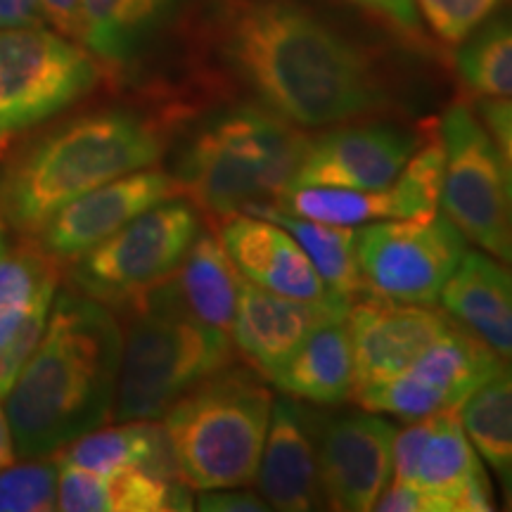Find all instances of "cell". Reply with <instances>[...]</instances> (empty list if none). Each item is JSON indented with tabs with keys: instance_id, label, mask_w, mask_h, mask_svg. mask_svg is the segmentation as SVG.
<instances>
[{
	"instance_id": "1",
	"label": "cell",
	"mask_w": 512,
	"mask_h": 512,
	"mask_svg": "<svg viewBox=\"0 0 512 512\" xmlns=\"http://www.w3.org/2000/svg\"><path fill=\"white\" fill-rule=\"evenodd\" d=\"M223 53L266 110L292 126H335L387 107L368 55L292 0H235Z\"/></svg>"
},
{
	"instance_id": "2",
	"label": "cell",
	"mask_w": 512,
	"mask_h": 512,
	"mask_svg": "<svg viewBox=\"0 0 512 512\" xmlns=\"http://www.w3.org/2000/svg\"><path fill=\"white\" fill-rule=\"evenodd\" d=\"M124 332L98 299L60 292L3 396L17 456L48 458L112 418Z\"/></svg>"
},
{
	"instance_id": "3",
	"label": "cell",
	"mask_w": 512,
	"mask_h": 512,
	"mask_svg": "<svg viewBox=\"0 0 512 512\" xmlns=\"http://www.w3.org/2000/svg\"><path fill=\"white\" fill-rule=\"evenodd\" d=\"M164 138L133 112L79 117L24 145L0 174V216L12 228L38 233L76 197L157 164Z\"/></svg>"
},
{
	"instance_id": "4",
	"label": "cell",
	"mask_w": 512,
	"mask_h": 512,
	"mask_svg": "<svg viewBox=\"0 0 512 512\" xmlns=\"http://www.w3.org/2000/svg\"><path fill=\"white\" fill-rule=\"evenodd\" d=\"M131 306L112 418L157 420L192 387L230 368L233 337L192 316L169 280Z\"/></svg>"
},
{
	"instance_id": "5",
	"label": "cell",
	"mask_w": 512,
	"mask_h": 512,
	"mask_svg": "<svg viewBox=\"0 0 512 512\" xmlns=\"http://www.w3.org/2000/svg\"><path fill=\"white\" fill-rule=\"evenodd\" d=\"M309 138L261 107H235L192 138L178 164L183 197L214 219L275 202L290 188Z\"/></svg>"
},
{
	"instance_id": "6",
	"label": "cell",
	"mask_w": 512,
	"mask_h": 512,
	"mask_svg": "<svg viewBox=\"0 0 512 512\" xmlns=\"http://www.w3.org/2000/svg\"><path fill=\"white\" fill-rule=\"evenodd\" d=\"M273 392L252 370L211 375L166 411L164 430L190 489H242L256 479Z\"/></svg>"
},
{
	"instance_id": "7",
	"label": "cell",
	"mask_w": 512,
	"mask_h": 512,
	"mask_svg": "<svg viewBox=\"0 0 512 512\" xmlns=\"http://www.w3.org/2000/svg\"><path fill=\"white\" fill-rule=\"evenodd\" d=\"M197 233L195 204L171 197L79 256L72 280L98 302H131L178 271Z\"/></svg>"
},
{
	"instance_id": "8",
	"label": "cell",
	"mask_w": 512,
	"mask_h": 512,
	"mask_svg": "<svg viewBox=\"0 0 512 512\" xmlns=\"http://www.w3.org/2000/svg\"><path fill=\"white\" fill-rule=\"evenodd\" d=\"M95 79L91 57L55 31L0 29V145L67 110Z\"/></svg>"
},
{
	"instance_id": "9",
	"label": "cell",
	"mask_w": 512,
	"mask_h": 512,
	"mask_svg": "<svg viewBox=\"0 0 512 512\" xmlns=\"http://www.w3.org/2000/svg\"><path fill=\"white\" fill-rule=\"evenodd\" d=\"M467 249L465 235L446 216L373 221L356 240L363 292L401 304H437Z\"/></svg>"
},
{
	"instance_id": "10",
	"label": "cell",
	"mask_w": 512,
	"mask_h": 512,
	"mask_svg": "<svg viewBox=\"0 0 512 512\" xmlns=\"http://www.w3.org/2000/svg\"><path fill=\"white\" fill-rule=\"evenodd\" d=\"M444 143V185L439 207L444 216L484 252L508 256V195L505 159L494 138L467 105H453L439 124Z\"/></svg>"
},
{
	"instance_id": "11",
	"label": "cell",
	"mask_w": 512,
	"mask_h": 512,
	"mask_svg": "<svg viewBox=\"0 0 512 512\" xmlns=\"http://www.w3.org/2000/svg\"><path fill=\"white\" fill-rule=\"evenodd\" d=\"M503 358L453 320L406 370L363 389L358 406L413 422L460 406L503 368Z\"/></svg>"
},
{
	"instance_id": "12",
	"label": "cell",
	"mask_w": 512,
	"mask_h": 512,
	"mask_svg": "<svg viewBox=\"0 0 512 512\" xmlns=\"http://www.w3.org/2000/svg\"><path fill=\"white\" fill-rule=\"evenodd\" d=\"M389 482L415 486L430 512L494 510L489 477L458 411L413 420L396 432Z\"/></svg>"
},
{
	"instance_id": "13",
	"label": "cell",
	"mask_w": 512,
	"mask_h": 512,
	"mask_svg": "<svg viewBox=\"0 0 512 512\" xmlns=\"http://www.w3.org/2000/svg\"><path fill=\"white\" fill-rule=\"evenodd\" d=\"M396 427L373 411L316 420L318 477L330 510L366 512L392 477Z\"/></svg>"
},
{
	"instance_id": "14",
	"label": "cell",
	"mask_w": 512,
	"mask_h": 512,
	"mask_svg": "<svg viewBox=\"0 0 512 512\" xmlns=\"http://www.w3.org/2000/svg\"><path fill=\"white\" fill-rule=\"evenodd\" d=\"M183 197L176 176L162 169L133 171L64 204L38 230V247L55 261H76L155 204Z\"/></svg>"
},
{
	"instance_id": "15",
	"label": "cell",
	"mask_w": 512,
	"mask_h": 512,
	"mask_svg": "<svg viewBox=\"0 0 512 512\" xmlns=\"http://www.w3.org/2000/svg\"><path fill=\"white\" fill-rule=\"evenodd\" d=\"M420 138L406 128L389 124L339 126L309 138L290 188L328 185V188L382 190L396 181Z\"/></svg>"
},
{
	"instance_id": "16",
	"label": "cell",
	"mask_w": 512,
	"mask_h": 512,
	"mask_svg": "<svg viewBox=\"0 0 512 512\" xmlns=\"http://www.w3.org/2000/svg\"><path fill=\"white\" fill-rule=\"evenodd\" d=\"M453 325L451 316L425 304L370 297L349 306L347 328L354 356V394L399 375Z\"/></svg>"
},
{
	"instance_id": "17",
	"label": "cell",
	"mask_w": 512,
	"mask_h": 512,
	"mask_svg": "<svg viewBox=\"0 0 512 512\" xmlns=\"http://www.w3.org/2000/svg\"><path fill=\"white\" fill-rule=\"evenodd\" d=\"M351 302L342 297L292 299L242 278L233 337L235 349L268 382L290 361L313 330L328 320L347 318Z\"/></svg>"
},
{
	"instance_id": "18",
	"label": "cell",
	"mask_w": 512,
	"mask_h": 512,
	"mask_svg": "<svg viewBox=\"0 0 512 512\" xmlns=\"http://www.w3.org/2000/svg\"><path fill=\"white\" fill-rule=\"evenodd\" d=\"M57 280V261L38 245L0 256V399L41 342Z\"/></svg>"
},
{
	"instance_id": "19",
	"label": "cell",
	"mask_w": 512,
	"mask_h": 512,
	"mask_svg": "<svg viewBox=\"0 0 512 512\" xmlns=\"http://www.w3.org/2000/svg\"><path fill=\"white\" fill-rule=\"evenodd\" d=\"M256 484L264 501L280 512H306L325 503L318 477L316 420L292 396L273 399Z\"/></svg>"
},
{
	"instance_id": "20",
	"label": "cell",
	"mask_w": 512,
	"mask_h": 512,
	"mask_svg": "<svg viewBox=\"0 0 512 512\" xmlns=\"http://www.w3.org/2000/svg\"><path fill=\"white\" fill-rule=\"evenodd\" d=\"M219 235L238 273L249 283L292 299L330 297L309 256L278 223L235 214L223 221Z\"/></svg>"
},
{
	"instance_id": "21",
	"label": "cell",
	"mask_w": 512,
	"mask_h": 512,
	"mask_svg": "<svg viewBox=\"0 0 512 512\" xmlns=\"http://www.w3.org/2000/svg\"><path fill=\"white\" fill-rule=\"evenodd\" d=\"M444 304L460 328L472 332L503 361H512V268L489 252L467 249L441 290Z\"/></svg>"
},
{
	"instance_id": "22",
	"label": "cell",
	"mask_w": 512,
	"mask_h": 512,
	"mask_svg": "<svg viewBox=\"0 0 512 512\" xmlns=\"http://www.w3.org/2000/svg\"><path fill=\"white\" fill-rule=\"evenodd\" d=\"M192 505L190 486L181 479L138 467L93 472L60 463L57 508L64 512H181L192 510Z\"/></svg>"
},
{
	"instance_id": "23",
	"label": "cell",
	"mask_w": 512,
	"mask_h": 512,
	"mask_svg": "<svg viewBox=\"0 0 512 512\" xmlns=\"http://www.w3.org/2000/svg\"><path fill=\"white\" fill-rule=\"evenodd\" d=\"M285 396L313 406H339L354 394V356L347 318L328 320L304 339L271 380Z\"/></svg>"
},
{
	"instance_id": "24",
	"label": "cell",
	"mask_w": 512,
	"mask_h": 512,
	"mask_svg": "<svg viewBox=\"0 0 512 512\" xmlns=\"http://www.w3.org/2000/svg\"><path fill=\"white\" fill-rule=\"evenodd\" d=\"M240 283L242 275L226 252L221 235L207 228H200L178 271L169 278L171 290L185 309L226 335L233 332Z\"/></svg>"
},
{
	"instance_id": "25",
	"label": "cell",
	"mask_w": 512,
	"mask_h": 512,
	"mask_svg": "<svg viewBox=\"0 0 512 512\" xmlns=\"http://www.w3.org/2000/svg\"><path fill=\"white\" fill-rule=\"evenodd\" d=\"M57 453H60V463L83 467V470L112 472L138 467L159 477L181 479L164 425L155 420H124L121 425L107 427V430L98 427Z\"/></svg>"
},
{
	"instance_id": "26",
	"label": "cell",
	"mask_w": 512,
	"mask_h": 512,
	"mask_svg": "<svg viewBox=\"0 0 512 512\" xmlns=\"http://www.w3.org/2000/svg\"><path fill=\"white\" fill-rule=\"evenodd\" d=\"M242 214L261 216V219L283 226L309 256V261L330 294L354 302L358 294L363 292L361 271H358L356 259V228L302 219V216L287 214V211L278 209L271 202L254 204Z\"/></svg>"
},
{
	"instance_id": "27",
	"label": "cell",
	"mask_w": 512,
	"mask_h": 512,
	"mask_svg": "<svg viewBox=\"0 0 512 512\" xmlns=\"http://www.w3.org/2000/svg\"><path fill=\"white\" fill-rule=\"evenodd\" d=\"M271 204L287 211V214L320 223H332V226L356 228L361 223L399 219V209H396L394 192L389 185L382 190L299 185V188H287Z\"/></svg>"
},
{
	"instance_id": "28",
	"label": "cell",
	"mask_w": 512,
	"mask_h": 512,
	"mask_svg": "<svg viewBox=\"0 0 512 512\" xmlns=\"http://www.w3.org/2000/svg\"><path fill=\"white\" fill-rule=\"evenodd\" d=\"M166 0H81V38L102 60H126L155 27Z\"/></svg>"
},
{
	"instance_id": "29",
	"label": "cell",
	"mask_w": 512,
	"mask_h": 512,
	"mask_svg": "<svg viewBox=\"0 0 512 512\" xmlns=\"http://www.w3.org/2000/svg\"><path fill=\"white\" fill-rule=\"evenodd\" d=\"M472 446L494 467L512 465V361H505L475 394L460 406Z\"/></svg>"
},
{
	"instance_id": "30",
	"label": "cell",
	"mask_w": 512,
	"mask_h": 512,
	"mask_svg": "<svg viewBox=\"0 0 512 512\" xmlns=\"http://www.w3.org/2000/svg\"><path fill=\"white\" fill-rule=\"evenodd\" d=\"M460 79L482 98H512V19L472 34L458 50Z\"/></svg>"
},
{
	"instance_id": "31",
	"label": "cell",
	"mask_w": 512,
	"mask_h": 512,
	"mask_svg": "<svg viewBox=\"0 0 512 512\" xmlns=\"http://www.w3.org/2000/svg\"><path fill=\"white\" fill-rule=\"evenodd\" d=\"M444 162L446 152L441 136L418 145L396 181L389 185L394 192L399 219H432L439 214Z\"/></svg>"
},
{
	"instance_id": "32",
	"label": "cell",
	"mask_w": 512,
	"mask_h": 512,
	"mask_svg": "<svg viewBox=\"0 0 512 512\" xmlns=\"http://www.w3.org/2000/svg\"><path fill=\"white\" fill-rule=\"evenodd\" d=\"M60 463L8 465L0 470V512H50L57 510Z\"/></svg>"
},
{
	"instance_id": "33",
	"label": "cell",
	"mask_w": 512,
	"mask_h": 512,
	"mask_svg": "<svg viewBox=\"0 0 512 512\" xmlns=\"http://www.w3.org/2000/svg\"><path fill=\"white\" fill-rule=\"evenodd\" d=\"M501 3L503 0H415V8L441 41L463 43Z\"/></svg>"
},
{
	"instance_id": "34",
	"label": "cell",
	"mask_w": 512,
	"mask_h": 512,
	"mask_svg": "<svg viewBox=\"0 0 512 512\" xmlns=\"http://www.w3.org/2000/svg\"><path fill=\"white\" fill-rule=\"evenodd\" d=\"M479 117L484 128L501 152V157L512 166V98H486L479 102Z\"/></svg>"
},
{
	"instance_id": "35",
	"label": "cell",
	"mask_w": 512,
	"mask_h": 512,
	"mask_svg": "<svg viewBox=\"0 0 512 512\" xmlns=\"http://www.w3.org/2000/svg\"><path fill=\"white\" fill-rule=\"evenodd\" d=\"M351 3L361 5L363 10H370L373 15L387 19L401 34L420 36L422 22L418 8H415V0H351Z\"/></svg>"
},
{
	"instance_id": "36",
	"label": "cell",
	"mask_w": 512,
	"mask_h": 512,
	"mask_svg": "<svg viewBox=\"0 0 512 512\" xmlns=\"http://www.w3.org/2000/svg\"><path fill=\"white\" fill-rule=\"evenodd\" d=\"M200 510H216V512H264L271 510V505L264 501V496L245 494V491L233 489H211L202 491L197 498Z\"/></svg>"
},
{
	"instance_id": "37",
	"label": "cell",
	"mask_w": 512,
	"mask_h": 512,
	"mask_svg": "<svg viewBox=\"0 0 512 512\" xmlns=\"http://www.w3.org/2000/svg\"><path fill=\"white\" fill-rule=\"evenodd\" d=\"M38 5L64 36L81 38V0H38Z\"/></svg>"
},
{
	"instance_id": "38",
	"label": "cell",
	"mask_w": 512,
	"mask_h": 512,
	"mask_svg": "<svg viewBox=\"0 0 512 512\" xmlns=\"http://www.w3.org/2000/svg\"><path fill=\"white\" fill-rule=\"evenodd\" d=\"M41 17L38 0H0V29L31 27L41 24Z\"/></svg>"
},
{
	"instance_id": "39",
	"label": "cell",
	"mask_w": 512,
	"mask_h": 512,
	"mask_svg": "<svg viewBox=\"0 0 512 512\" xmlns=\"http://www.w3.org/2000/svg\"><path fill=\"white\" fill-rule=\"evenodd\" d=\"M15 460H17V451H15V441H12L10 422H8V415H5V408L0 406V470L15 463Z\"/></svg>"
},
{
	"instance_id": "40",
	"label": "cell",
	"mask_w": 512,
	"mask_h": 512,
	"mask_svg": "<svg viewBox=\"0 0 512 512\" xmlns=\"http://www.w3.org/2000/svg\"><path fill=\"white\" fill-rule=\"evenodd\" d=\"M505 195H508V256L505 264L512 268V166L505 169Z\"/></svg>"
},
{
	"instance_id": "41",
	"label": "cell",
	"mask_w": 512,
	"mask_h": 512,
	"mask_svg": "<svg viewBox=\"0 0 512 512\" xmlns=\"http://www.w3.org/2000/svg\"><path fill=\"white\" fill-rule=\"evenodd\" d=\"M496 472H498V479H501L505 508L512 510V465L510 467H496Z\"/></svg>"
},
{
	"instance_id": "42",
	"label": "cell",
	"mask_w": 512,
	"mask_h": 512,
	"mask_svg": "<svg viewBox=\"0 0 512 512\" xmlns=\"http://www.w3.org/2000/svg\"><path fill=\"white\" fill-rule=\"evenodd\" d=\"M8 252V240H5V219L0 216V256Z\"/></svg>"
}]
</instances>
